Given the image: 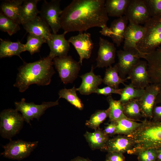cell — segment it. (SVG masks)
<instances>
[{"label": "cell", "mask_w": 161, "mask_h": 161, "mask_svg": "<svg viewBox=\"0 0 161 161\" xmlns=\"http://www.w3.org/2000/svg\"><path fill=\"white\" fill-rule=\"evenodd\" d=\"M104 0H73L63 10L61 24L66 33L83 32L93 27L103 28L109 19Z\"/></svg>", "instance_id": "obj_1"}, {"label": "cell", "mask_w": 161, "mask_h": 161, "mask_svg": "<svg viewBox=\"0 0 161 161\" xmlns=\"http://www.w3.org/2000/svg\"><path fill=\"white\" fill-rule=\"evenodd\" d=\"M24 62L18 69L16 81L13 85L23 92L32 84L46 86L51 82L55 73L53 59L48 55L32 63Z\"/></svg>", "instance_id": "obj_2"}, {"label": "cell", "mask_w": 161, "mask_h": 161, "mask_svg": "<svg viewBox=\"0 0 161 161\" xmlns=\"http://www.w3.org/2000/svg\"><path fill=\"white\" fill-rule=\"evenodd\" d=\"M141 123L140 126L127 135L134 144L128 154L137 155L148 149L161 148V121L145 119Z\"/></svg>", "instance_id": "obj_3"}, {"label": "cell", "mask_w": 161, "mask_h": 161, "mask_svg": "<svg viewBox=\"0 0 161 161\" xmlns=\"http://www.w3.org/2000/svg\"><path fill=\"white\" fill-rule=\"evenodd\" d=\"M144 35L137 44V50L142 58L161 46V15L151 17L145 24Z\"/></svg>", "instance_id": "obj_4"}, {"label": "cell", "mask_w": 161, "mask_h": 161, "mask_svg": "<svg viewBox=\"0 0 161 161\" xmlns=\"http://www.w3.org/2000/svg\"><path fill=\"white\" fill-rule=\"evenodd\" d=\"M0 133L4 138L11 139L22 129L24 120L16 109L3 110L0 114Z\"/></svg>", "instance_id": "obj_5"}, {"label": "cell", "mask_w": 161, "mask_h": 161, "mask_svg": "<svg viewBox=\"0 0 161 161\" xmlns=\"http://www.w3.org/2000/svg\"><path fill=\"white\" fill-rule=\"evenodd\" d=\"M53 63L64 84L72 83L77 78L80 64L71 56L56 57L53 59Z\"/></svg>", "instance_id": "obj_6"}, {"label": "cell", "mask_w": 161, "mask_h": 161, "mask_svg": "<svg viewBox=\"0 0 161 161\" xmlns=\"http://www.w3.org/2000/svg\"><path fill=\"white\" fill-rule=\"evenodd\" d=\"M59 100L55 102H44L40 105H37L32 102L27 103L25 99L23 98L21 101L15 102L14 104L16 109L21 112L24 121L30 123L34 118L38 120L47 109L58 105Z\"/></svg>", "instance_id": "obj_7"}, {"label": "cell", "mask_w": 161, "mask_h": 161, "mask_svg": "<svg viewBox=\"0 0 161 161\" xmlns=\"http://www.w3.org/2000/svg\"><path fill=\"white\" fill-rule=\"evenodd\" d=\"M143 58L147 63L150 83L156 85L159 89L155 104H161V46Z\"/></svg>", "instance_id": "obj_8"}, {"label": "cell", "mask_w": 161, "mask_h": 161, "mask_svg": "<svg viewBox=\"0 0 161 161\" xmlns=\"http://www.w3.org/2000/svg\"><path fill=\"white\" fill-rule=\"evenodd\" d=\"M59 0H44L40 11V16L48 25L52 33L57 34L61 28L60 16L62 12Z\"/></svg>", "instance_id": "obj_9"}, {"label": "cell", "mask_w": 161, "mask_h": 161, "mask_svg": "<svg viewBox=\"0 0 161 161\" xmlns=\"http://www.w3.org/2000/svg\"><path fill=\"white\" fill-rule=\"evenodd\" d=\"M38 141L27 142L19 140H12L3 146L2 154L6 158L20 160L28 156L38 146Z\"/></svg>", "instance_id": "obj_10"}, {"label": "cell", "mask_w": 161, "mask_h": 161, "mask_svg": "<svg viewBox=\"0 0 161 161\" xmlns=\"http://www.w3.org/2000/svg\"><path fill=\"white\" fill-rule=\"evenodd\" d=\"M124 16L129 23L145 24L151 17L144 0H130Z\"/></svg>", "instance_id": "obj_11"}, {"label": "cell", "mask_w": 161, "mask_h": 161, "mask_svg": "<svg viewBox=\"0 0 161 161\" xmlns=\"http://www.w3.org/2000/svg\"><path fill=\"white\" fill-rule=\"evenodd\" d=\"M118 61L117 63L119 74L123 79L126 78L130 71L139 62L141 57L137 50L120 49L117 51Z\"/></svg>", "instance_id": "obj_12"}, {"label": "cell", "mask_w": 161, "mask_h": 161, "mask_svg": "<svg viewBox=\"0 0 161 161\" xmlns=\"http://www.w3.org/2000/svg\"><path fill=\"white\" fill-rule=\"evenodd\" d=\"M74 46L80 57L79 62L82 65L83 60L88 59L91 56L94 44L89 33L79 32L68 40Z\"/></svg>", "instance_id": "obj_13"}, {"label": "cell", "mask_w": 161, "mask_h": 161, "mask_svg": "<svg viewBox=\"0 0 161 161\" xmlns=\"http://www.w3.org/2000/svg\"><path fill=\"white\" fill-rule=\"evenodd\" d=\"M99 45L96 67L103 68L112 66L115 62L116 49L114 44L100 37Z\"/></svg>", "instance_id": "obj_14"}, {"label": "cell", "mask_w": 161, "mask_h": 161, "mask_svg": "<svg viewBox=\"0 0 161 161\" xmlns=\"http://www.w3.org/2000/svg\"><path fill=\"white\" fill-rule=\"evenodd\" d=\"M159 93L158 87L154 84H151L145 89L143 95L138 99L143 117L152 119V111Z\"/></svg>", "instance_id": "obj_15"}, {"label": "cell", "mask_w": 161, "mask_h": 161, "mask_svg": "<svg viewBox=\"0 0 161 161\" xmlns=\"http://www.w3.org/2000/svg\"><path fill=\"white\" fill-rule=\"evenodd\" d=\"M128 75V79H130L131 83L136 88L145 89L150 83L146 61L140 60Z\"/></svg>", "instance_id": "obj_16"}, {"label": "cell", "mask_w": 161, "mask_h": 161, "mask_svg": "<svg viewBox=\"0 0 161 161\" xmlns=\"http://www.w3.org/2000/svg\"><path fill=\"white\" fill-rule=\"evenodd\" d=\"M67 33L64 32L61 34L52 33L51 38L47 41L50 49L48 56L53 59L56 57L67 55L70 48L69 42L65 36Z\"/></svg>", "instance_id": "obj_17"}, {"label": "cell", "mask_w": 161, "mask_h": 161, "mask_svg": "<svg viewBox=\"0 0 161 161\" xmlns=\"http://www.w3.org/2000/svg\"><path fill=\"white\" fill-rule=\"evenodd\" d=\"M134 144L132 140L127 136L119 135L109 138L100 150L102 151L117 152L123 154L131 150Z\"/></svg>", "instance_id": "obj_18"}, {"label": "cell", "mask_w": 161, "mask_h": 161, "mask_svg": "<svg viewBox=\"0 0 161 161\" xmlns=\"http://www.w3.org/2000/svg\"><path fill=\"white\" fill-rule=\"evenodd\" d=\"M144 26L129 23L124 36V50L137 49V44L145 34Z\"/></svg>", "instance_id": "obj_19"}, {"label": "cell", "mask_w": 161, "mask_h": 161, "mask_svg": "<svg viewBox=\"0 0 161 161\" xmlns=\"http://www.w3.org/2000/svg\"><path fill=\"white\" fill-rule=\"evenodd\" d=\"M92 66L90 72L80 76L82 81L80 86L77 88V91L82 95H89L95 93L98 86L103 82V79L100 75H95Z\"/></svg>", "instance_id": "obj_20"}, {"label": "cell", "mask_w": 161, "mask_h": 161, "mask_svg": "<svg viewBox=\"0 0 161 161\" xmlns=\"http://www.w3.org/2000/svg\"><path fill=\"white\" fill-rule=\"evenodd\" d=\"M29 34L41 37L47 41L51 37L52 33L48 25L40 16H37L33 20L22 24Z\"/></svg>", "instance_id": "obj_21"}, {"label": "cell", "mask_w": 161, "mask_h": 161, "mask_svg": "<svg viewBox=\"0 0 161 161\" xmlns=\"http://www.w3.org/2000/svg\"><path fill=\"white\" fill-rule=\"evenodd\" d=\"M129 21L123 16L114 20L111 23L109 28L111 31L110 38L113 43L119 47L123 41Z\"/></svg>", "instance_id": "obj_22"}, {"label": "cell", "mask_w": 161, "mask_h": 161, "mask_svg": "<svg viewBox=\"0 0 161 161\" xmlns=\"http://www.w3.org/2000/svg\"><path fill=\"white\" fill-rule=\"evenodd\" d=\"M24 51L25 44L21 43L19 41L13 42L0 38V58L17 55L22 60L20 55Z\"/></svg>", "instance_id": "obj_23"}, {"label": "cell", "mask_w": 161, "mask_h": 161, "mask_svg": "<svg viewBox=\"0 0 161 161\" xmlns=\"http://www.w3.org/2000/svg\"><path fill=\"white\" fill-rule=\"evenodd\" d=\"M24 0H8L1 4V11L6 16L19 24V16L22 5Z\"/></svg>", "instance_id": "obj_24"}, {"label": "cell", "mask_w": 161, "mask_h": 161, "mask_svg": "<svg viewBox=\"0 0 161 161\" xmlns=\"http://www.w3.org/2000/svg\"><path fill=\"white\" fill-rule=\"evenodd\" d=\"M39 0H24L22 5L19 16L20 24L31 21L38 16L40 11L37 7Z\"/></svg>", "instance_id": "obj_25"}, {"label": "cell", "mask_w": 161, "mask_h": 161, "mask_svg": "<svg viewBox=\"0 0 161 161\" xmlns=\"http://www.w3.org/2000/svg\"><path fill=\"white\" fill-rule=\"evenodd\" d=\"M84 136L92 150H100L109 139L103 131L99 128L93 132L86 131Z\"/></svg>", "instance_id": "obj_26"}, {"label": "cell", "mask_w": 161, "mask_h": 161, "mask_svg": "<svg viewBox=\"0 0 161 161\" xmlns=\"http://www.w3.org/2000/svg\"><path fill=\"white\" fill-rule=\"evenodd\" d=\"M130 0H106L105 7L108 16L118 18L123 16Z\"/></svg>", "instance_id": "obj_27"}, {"label": "cell", "mask_w": 161, "mask_h": 161, "mask_svg": "<svg viewBox=\"0 0 161 161\" xmlns=\"http://www.w3.org/2000/svg\"><path fill=\"white\" fill-rule=\"evenodd\" d=\"M118 68L117 63L114 66H112L106 69L103 82L107 86L115 89H119V85L122 83L124 85L127 77L123 79L119 76Z\"/></svg>", "instance_id": "obj_28"}, {"label": "cell", "mask_w": 161, "mask_h": 161, "mask_svg": "<svg viewBox=\"0 0 161 161\" xmlns=\"http://www.w3.org/2000/svg\"><path fill=\"white\" fill-rule=\"evenodd\" d=\"M110 109L109 115L110 122H117L122 119L128 118L124 114L122 103L119 100H114L111 95L106 98Z\"/></svg>", "instance_id": "obj_29"}, {"label": "cell", "mask_w": 161, "mask_h": 161, "mask_svg": "<svg viewBox=\"0 0 161 161\" xmlns=\"http://www.w3.org/2000/svg\"><path fill=\"white\" fill-rule=\"evenodd\" d=\"M128 118L122 119L116 122V134L127 136L135 131L141 125Z\"/></svg>", "instance_id": "obj_30"}, {"label": "cell", "mask_w": 161, "mask_h": 161, "mask_svg": "<svg viewBox=\"0 0 161 161\" xmlns=\"http://www.w3.org/2000/svg\"><path fill=\"white\" fill-rule=\"evenodd\" d=\"M77 88L73 86L72 88H66L60 90L58 92L59 98L66 99L71 104L80 110H83L84 105L76 94Z\"/></svg>", "instance_id": "obj_31"}, {"label": "cell", "mask_w": 161, "mask_h": 161, "mask_svg": "<svg viewBox=\"0 0 161 161\" xmlns=\"http://www.w3.org/2000/svg\"><path fill=\"white\" fill-rule=\"evenodd\" d=\"M122 104L123 112L128 118L136 120H138L143 117L138 99H133Z\"/></svg>", "instance_id": "obj_32"}, {"label": "cell", "mask_w": 161, "mask_h": 161, "mask_svg": "<svg viewBox=\"0 0 161 161\" xmlns=\"http://www.w3.org/2000/svg\"><path fill=\"white\" fill-rule=\"evenodd\" d=\"M124 85V87L122 89L119 100L122 103L133 99H138L144 92L145 89L136 88L131 83L128 85L125 84Z\"/></svg>", "instance_id": "obj_33"}, {"label": "cell", "mask_w": 161, "mask_h": 161, "mask_svg": "<svg viewBox=\"0 0 161 161\" xmlns=\"http://www.w3.org/2000/svg\"><path fill=\"white\" fill-rule=\"evenodd\" d=\"M110 109L98 110L92 114L89 120H87L85 125L88 127L96 130L99 128L100 124L109 117Z\"/></svg>", "instance_id": "obj_34"}, {"label": "cell", "mask_w": 161, "mask_h": 161, "mask_svg": "<svg viewBox=\"0 0 161 161\" xmlns=\"http://www.w3.org/2000/svg\"><path fill=\"white\" fill-rule=\"evenodd\" d=\"M47 43V40L41 37L29 34L27 42L25 44V50L28 51L31 55L39 52L42 44Z\"/></svg>", "instance_id": "obj_35"}, {"label": "cell", "mask_w": 161, "mask_h": 161, "mask_svg": "<svg viewBox=\"0 0 161 161\" xmlns=\"http://www.w3.org/2000/svg\"><path fill=\"white\" fill-rule=\"evenodd\" d=\"M19 25L0 12V30L1 31L7 32L11 36L20 30Z\"/></svg>", "instance_id": "obj_36"}, {"label": "cell", "mask_w": 161, "mask_h": 161, "mask_svg": "<svg viewBox=\"0 0 161 161\" xmlns=\"http://www.w3.org/2000/svg\"><path fill=\"white\" fill-rule=\"evenodd\" d=\"M151 17L161 15V0H144Z\"/></svg>", "instance_id": "obj_37"}, {"label": "cell", "mask_w": 161, "mask_h": 161, "mask_svg": "<svg viewBox=\"0 0 161 161\" xmlns=\"http://www.w3.org/2000/svg\"><path fill=\"white\" fill-rule=\"evenodd\" d=\"M137 155L139 161H156V149H148L141 152Z\"/></svg>", "instance_id": "obj_38"}, {"label": "cell", "mask_w": 161, "mask_h": 161, "mask_svg": "<svg viewBox=\"0 0 161 161\" xmlns=\"http://www.w3.org/2000/svg\"><path fill=\"white\" fill-rule=\"evenodd\" d=\"M122 89H115L111 86H107L101 89L98 88L95 91V93L98 95H102L105 96H109L112 94H116L120 95Z\"/></svg>", "instance_id": "obj_39"}, {"label": "cell", "mask_w": 161, "mask_h": 161, "mask_svg": "<svg viewBox=\"0 0 161 161\" xmlns=\"http://www.w3.org/2000/svg\"><path fill=\"white\" fill-rule=\"evenodd\" d=\"M106 160L108 161H125L123 154L117 152H108Z\"/></svg>", "instance_id": "obj_40"}, {"label": "cell", "mask_w": 161, "mask_h": 161, "mask_svg": "<svg viewBox=\"0 0 161 161\" xmlns=\"http://www.w3.org/2000/svg\"><path fill=\"white\" fill-rule=\"evenodd\" d=\"M116 122L111 121L105 127L103 131L105 134L108 137L113 136L116 134Z\"/></svg>", "instance_id": "obj_41"}, {"label": "cell", "mask_w": 161, "mask_h": 161, "mask_svg": "<svg viewBox=\"0 0 161 161\" xmlns=\"http://www.w3.org/2000/svg\"><path fill=\"white\" fill-rule=\"evenodd\" d=\"M152 120L161 121V106L155 104L152 111Z\"/></svg>", "instance_id": "obj_42"}, {"label": "cell", "mask_w": 161, "mask_h": 161, "mask_svg": "<svg viewBox=\"0 0 161 161\" xmlns=\"http://www.w3.org/2000/svg\"><path fill=\"white\" fill-rule=\"evenodd\" d=\"M100 32L103 35L110 37L111 35V31L109 28L106 25L102 28Z\"/></svg>", "instance_id": "obj_43"}, {"label": "cell", "mask_w": 161, "mask_h": 161, "mask_svg": "<svg viewBox=\"0 0 161 161\" xmlns=\"http://www.w3.org/2000/svg\"><path fill=\"white\" fill-rule=\"evenodd\" d=\"M71 161H92L88 158H85L80 157H77L72 159Z\"/></svg>", "instance_id": "obj_44"}, {"label": "cell", "mask_w": 161, "mask_h": 161, "mask_svg": "<svg viewBox=\"0 0 161 161\" xmlns=\"http://www.w3.org/2000/svg\"><path fill=\"white\" fill-rule=\"evenodd\" d=\"M156 149L157 151L156 161H161V148Z\"/></svg>", "instance_id": "obj_45"}, {"label": "cell", "mask_w": 161, "mask_h": 161, "mask_svg": "<svg viewBox=\"0 0 161 161\" xmlns=\"http://www.w3.org/2000/svg\"><path fill=\"white\" fill-rule=\"evenodd\" d=\"M105 161H108L107 160H106Z\"/></svg>", "instance_id": "obj_46"}]
</instances>
